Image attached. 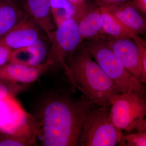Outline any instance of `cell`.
I'll return each instance as SVG.
<instances>
[{
  "label": "cell",
  "instance_id": "1",
  "mask_svg": "<svg viewBox=\"0 0 146 146\" xmlns=\"http://www.w3.org/2000/svg\"><path fill=\"white\" fill-rule=\"evenodd\" d=\"M96 105L85 97L75 100L63 94H53L40 111L37 138L43 146H77L84 121Z\"/></svg>",
  "mask_w": 146,
  "mask_h": 146
},
{
  "label": "cell",
  "instance_id": "2",
  "mask_svg": "<svg viewBox=\"0 0 146 146\" xmlns=\"http://www.w3.org/2000/svg\"><path fill=\"white\" fill-rule=\"evenodd\" d=\"M65 70L73 89H78L97 105H110L111 97L121 93L81 45L68 57Z\"/></svg>",
  "mask_w": 146,
  "mask_h": 146
},
{
  "label": "cell",
  "instance_id": "3",
  "mask_svg": "<svg viewBox=\"0 0 146 146\" xmlns=\"http://www.w3.org/2000/svg\"><path fill=\"white\" fill-rule=\"evenodd\" d=\"M89 40L82 46L115 84L120 93L132 91L145 98L143 84L126 69L105 39Z\"/></svg>",
  "mask_w": 146,
  "mask_h": 146
},
{
  "label": "cell",
  "instance_id": "4",
  "mask_svg": "<svg viewBox=\"0 0 146 146\" xmlns=\"http://www.w3.org/2000/svg\"><path fill=\"white\" fill-rule=\"evenodd\" d=\"M110 105H95L84 121L79 145L81 146L120 145L124 136L109 118Z\"/></svg>",
  "mask_w": 146,
  "mask_h": 146
},
{
  "label": "cell",
  "instance_id": "5",
  "mask_svg": "<svg viewBox=\"0 0 146 146\" xmlns=\"http://www.w3.org/2000/svg\"><path fill=\"white\" fill-rule=\"evenodd\" d=\"M144 98L128 91L113 95L110 100L109 118L118 129L146 132V105Z\"/></svg>",
  "mask_w": 146,
  "mask_h": 146
},
{
  "label": "cell",
  "instance_id": "6",
  "mask_svg": "<svg viewBox=\"0 0 146 146\" xmlns=\"http://www.w3.org/2000/svg\"><path fill=\"white\" fill-rule=\"evenodd\" d=\"M39 125L38 119L27 112L15 96L0 100V133L37 143Z\"/></svg>",
  "mask_w": 146,
  "mask_h": 146
},
{
  "label": "cell",
  "instance_id": "7",
  "mask_svg": "<svg viewBox=\"0 0 146 146\" xmlns=\"http://www.w3.org/2000/svg\"><path fill=\"white\" fill-rule=\"evenodd\" d=\"M48 40L46 61L50 63L51 68H63L65 70L68 57L82 42L77 22L74 19L64 21L56 27Z\"/></svg>",
  "mask_w": 146,
  "mask_h": 146
},
{
  "label": "cell",
  "instance_id": "8",
  "mask_svg": "<svg viewBox=\"0 0 146 146\" xmlns=\"http://www.w3.org/2000/svg\"><path fill=\"white\" fill-rule=\"evenodd\" d=\"M45 38H48L45 33L39 25L27 14L0 39V44L13 50L27 46L39 39Z\"/></svg>",
  "mask_w": 146,
  "mask_h": 146
},
{
  "label": "cell",
  "instance_id": "9",
  "mask_svg": "<svg viewBox=\"0 0 146 146\" xmlns=\"http://www.w3.org/2000/svg\"><path fill=\"white\" fill-rule=\"evenodd\" d=\"M48 61L33 66L7 62L0 65V82L27 84L33 83L51 68Z\"/></svg>",
  "mask_w": 146,
  "mask_h": 146
},
{
  "label": "cell",
  "instance_id": "10",
  "mask_svg": "<svg viewBox=\"0 0 146 146\" xmlns=\"http://www.w3.org/2000/svg\"><path fill=\"white\" fill-rule=\"evenodd\" d=\"M104 39L108 46L121 60L126 69L141 81L139 51L136 43L133 39L110 36Z\"/></svg>",
  "mask_w": 146,
  "mask_h": 146
},
{
  "label": "cell",
  "instance_id": "11",
  "mask_svg": "<svg viewBox=\"0 0 146 146\" xmlns=\"http://www.w3.org/2000/svg\"><path fill=\"white\" fill-rule=\"evenodd\" d=\"M48 38L39 39L34 44L11 51L8 62L38 66L46 62L48 52L49 42Z\"/></svg>",
  "mask_w": 146,
  "mask_h": 146
},
{
  "label": "cell",
  "instance_id": "12",
  "mask_svg": "<svg viewBox=\"0 0 146 146\" xmlns=\"http://www.w3.org/2000/svg\"><path fill=\"white\" fill-rule=\"evenodd\" d=\"M136 34L145 33L146 22L140 12L131 4L130 1L124 3L100 6Z\"/></svg>",
  "mask_w": 146,
  "mask_h": 146
},
{
  "label": "cell",
  "instance_id": "13",
  "mask_svg": "<svg viewBox=\"0 0 146 146\" xmlns=\"http://www.w3.org/2000/svg\"><path fill=\"white\" fill-rule=\"evenodd\" d=\"M22 7L41 28L48 39L56 26L50 11V0H23Z\"/></svg>",
  "mask_w": 146,
  "mask_h": 146
},
{
  "label": "cell",
  "instance_id": "14",
  "mask_svg": "<svg viewBox=\"0 0 146 146\" xmlns=\"http://www.w3.org/2000/svg\"><path fill=\"white\" fill-rule=\"evenodd\" d=\"M79 32L82 41L97 38H105L102 29V21L99 8L89 6V8L77 21Z\"/></svg>",
  "mask_w": 146,
  "mask_h": 146
},
{
  "label": "cell",
  "instance_id": "15",
  "mask_svg": "<svg viewBox=\"0 0 146 146\" xmlns=\"http://www.w3.org/2000/svg\"><path fill=\"white\" fill-rule=\"evenodd\" d=\"M27 14L20 4L0 0V39Z\"/></svg>",
  "mask_w": 146,
  "mask_h": 146
},
{
  "label": "cell",
  "instance_id": "16",
  "mask_svg": "<svg viewBox=\"0 0 146 146\" xmlns=\"http://www.w3.org/2000/svg\"><path fill=\"white\" fill-rule=\"evenodd\" d=\"M102 21L104 33L110 37L117 38H131L133 41L141 38L136 34L120 22L105 9L99 7Z\"/></svg>",
  "mask_w": 146,
  "mask_h": 146
},
{
  "label": "cell",
  "instance_id": "17",
  "mask_svg": "<svg viewBox=\"0 0 146 146\" xmlns=\"http://www.w3.org/2000/svg\"><path fill=\"white\" fill-rule=\"evenodd\" d=\"M50 11L53 19L57 27L70 19H75L76 9L67 0H50Z\"/></svg>",
  "mask_w": 146,
  "mask_h": 146
},
{
  "label": "cell",
  "instance_id": "18",
  "mask_svg": "<svg viewBox=\"0 0 146 146\" xmlns=\"http://www.w3.org/2000/svg\"><path fill=\"white\" fill-rule=\"evenodd\" d=\"M27 84L0 82V100L9 96H16L26 89Z\"/></svg>",
  "mask_w": 146,
  "mask_h": 146
},
{
  "label": "cell",
  "instance_id": "19",
  "mask_svg": "<svg viewBox=\"0 0 146 146\" xmlns=\"http://www.w3.org/2000/svg\"><path fill=\"white\" fill-rule=\"evenodd\" d=\"M38 144L24 138L0 133V146H34Z\"/></svg>",
  "mask_w": 146,
  "mask_h": 146
},
{
  "label": "cell",
  "instance_id": "20",
  "mask_svg": "<svg viewBox=\"0 0 146 146\" xmlns=\"http://www.w3.org/2000/svg\"><path fill=\"white\" fill-rule=\"evenodd\" d=\"M120 146H146V132L138 131L124 135Z\"/></svg>",
  "mask_w": 146,
  "mask_h": 146
},
{
  "label": "cell",
  "instance_id": "21",
  "mask_svg": "<svg viewBox=\"0 0 146 146\" xmlns=\"http://www.w3.org/2000/svg\"><path fill=\"white\" fill-rule=\"evenodd\" d=\"M138 46L139 54V65L141 72V82H146V43L141 38L134 41Z\"/></svg>",
  "mask_w": 146,
  "mask_h": 146
},
{
  "label": "cell",
  "instance_id": "22",
  "mask_svg": "<svg viewBox=\"0 0 146 146\" xmlns=\"http://www.w3.org/2000/svg\"><path fill=\"white\" fill-rule=\"evenodd\" d=\"M76 9V15L75 20L77 21L89 8V5L86 4L85 0H67Z\"/></svg>",
  "mask_w": 146,
  "mask_h": 146
},
{
  "label": "cell",
  "instance_id": "23",
  "mask_svg": "<svg viewBox=\"0 0 146 146\" xmlns=\"http://www.w3.org/2000/svg\"><path fill=\"white\" fill-rule=\"evenodd\" d=\"M11 51L7 47L0 44V65L8 62Z\"/></svg>",
  "mask_w": 146,
  "mask_h": 146
},
{
  "label": "cell",
  "instance_id": "24",
  "mask_svg": "<svg viewBox=\"0 0 146 146\" xmlns=\"http://www.w3.org/2000/svg\"><path fill=\"white\" fill-rule=\"evenodd\" d=\"M132 5L144 15L146 14V0H132L130 1Z\"/></svg>",
  "mask_w": 146,
  "mask_h": 146
},
{
  "label": "cell",
  "instance_id": "25",
  "mask_svg": "<svg viewBox=\"0 0 146 146\" xmlns=\"http://www.w3.org/2000/svg\"><path fill=\"white\" fill-rule=\"evenodd\" d=\"M130 0H96L98 6L116 3H124Z\"/></svg>",
  "mask_w": 146,
  "mask_h": 146
},
{
  "label": "cell",
  "instance_id": "26",
  "mask_svg": "<svg viewBox=\"0 0 146 146\" xmlns=\"http://www.w3.org/2000/svg\"><path fill=\"white\" fill-rule=\"evenodd\" d=\"M2 1L14 2L18 3L20 4L21 5L22 4V1H23V0H2Z\"/></svg>",
  "mask_w": 146,
  "mask_h": 146
}]
</instances>
